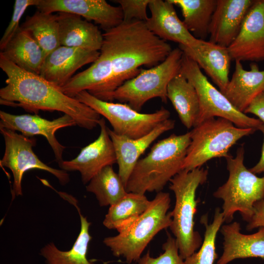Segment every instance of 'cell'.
<instances>
[{
	"label": "cell",
	"mask_w": 264,
	"mask_h": 264,
	"mask_svg": "<svg viewBox=\"0 0 264 264\" xmlns=\"http://www.w3.org/2000/svg\"><path fill=\"white\" fill-rule=\"evenodd\" d=\"M173 49L147 27L132 20L105 31L100 50L110 62L111 75L100 100L111 102L112 93L124 82L136 76L142 66L152 67L163 62Z\"/></svg>",
	"instance_id": "1"
},
{
	"label": "cell",
	"mask_w": 264,
	"mask_h": 264,
	"mask_svg": "<svg viewBox=\"0 0 264 264\" xmlns=\"http://www.w3.org/2000/svg\"><path fill=\"white\" fill-rule=\"evenodd\" d=\"M0 67L7 77L6 86L0 89L1 105L20 107L35 114L40 110L62 112L87 130L99 126L101 115L94 110L67 96L40 75L18 67L1 53Z\"/></svg>",
	"instance_id": "2"
},
{
	"label": "cell",
	"mask_w": 264,
	"mask_h": 264,
	"mask_svg": "<svg viewBox=\"0 0 264 264\" xmlns=\"http://www.w3.org/2000/svg\"><path fill=\"white\" fill-rule=\"evenodd\" d=\"M190 132L158 140L149 154L139 159L126 185L127 192L145 195L161 192L166 184L179 172L191 142Z\"/></svg>",
	"instance_id": "3"
},
{
	"label": "cell",
	"mask_w": 264,
	"mask_h": 264,
	"mask_svg": "<svg viewBox=\"0 0 264 264\" xmlns=\"http://www.w3.org/2000/svg\"><path fill=\"white\" fill-rule=\"evenodd\" d=\"M208 171L197 168L191 171L182 170L170 181L169 188L175 196L176 201L172 212L170 228L177 243L179 253L185 260L198 249L202 239L194 229V217L198 202L196 192L207 179Z\"/></svg>",
	"instance_id": "4"
},
{
	"label": "cell",
	"mask_w": 264,
	"mask_h": 264,
	"mask_svg": "<svg viewBox=\"0 0 264 264\" xmlns=\"http://www.w3.org/2000/svg\"><path fill=\"white\" fill-rule=\"evenodd\" d=\"M170 203L169 193H157L148 208L134 223L123 232L104 238L103 243L113 256L123 257L129 264L137 262L154 237L171 225L172 212H168Z\"/></svg>",
	"instance_id": "5"
},
{
	"label": "cell",
	"mask_w": 264,
	"mask_h": 264,
	"mask_svg": "<svg viewBox=\"0 0 264 264\" xmlns=\"http://www.w3.org/2000/svg\"><path fill=\"white\" fill-rule=\"evenodd\" d=\"M244 155L242 144L237 149L235 157L229 155L226 158L228 179L213 194L223 200L222 213L224 221L228 223L237 212L248 222L254 213V204L264 199V176L258 177L246 168Z\"/></svg>",
	"instance_id": "6"
},
{
	"label": "cell",
	"mask_w": 264,
	"mask_h": 264,
	"mask_svg": "<svg viewBox=\"0 0 264 264\" xmlns=\"http://www.w3.org/2000/svg\"><path fill=\"white\" fill-rule=\"evenodd\" d=\"M234 125L227 119L218 117L206 120L195 127L190 131L191 142L182 170L189 171L201 168L214 158H227L230 155V149L238 140L257 130Z\"/></svg>",
	"instance_id": "7"
},
{
	"label": "cell",
	"mask_w": 264,
	"mask_h": 264,
	"mask_svg": "<svg viewBox=\"0 0 264 264\" xmlns=\"http://www.w3.org/2000/svg\"><path fill=\"white\" fill-rule=\"evenodd\" d=\"M183 51L177 47L159 65L148 69H141L134 78L127 80L111 95L114 100L129 105L140 112L144 104L154 98L167 103V87L171 81L180 73Z\"/></svg>",
	"instance_id": "8"
},
{
	"label": "cell",
	"mask_w": 264,
	"mask_h": 264,
	"mask_svg": "<svg viewBox=\"0 0 264 264\" xmlns=\"http://www.w3.org/2000/svg\"><path fill=\"white\" fill-rule=\"evenodd\" d=\"M180 73L193 85L199 98L200 111L195 127L217 117L229 120L237 127L258 130L263 122L236 109L225 95L208 81L197 63L184 54Z\"/></svg>",
	"instance_id": "9"
},
{
	"label": "cell",
	"mask_w": 264,
	"mask_h": 264,
	"mask_svg": "<svg viewBox=\"0 0 264 264\" xmlns=\"http://www.w3.org/2000/svg\"><path fill=\"white\" fill-rule=\"evenodd\" d=\"M74 98L107 119L116 134L131 139L146 135L170 116V111L163 107L153 113H142L126 103L100 100L86 90Z\"/></svg>",
	"instance_id": "10"
},
{
	"label": "cell",
	"mask_w": 264,
	"mask_h": 264,
	"mask_svg": "<svg viewBox=\"0 0 264 264\" xmlns=\"http://www.w3.org/2000/svg\"><path fill=\"white\" fill-rule=\"evenodd\" d=\"M4 141L5 151L0 160L1 167L7 168L12 172L13 182L11 188L12 199L22 195V182L24 174L27 171L36 169L46 171L54 176L59 183L65 185L69 181L67 172L52 168L42 162L34 153L33 148L36 145V138L26 137L16 132L0 128Z\"/></svg>",
	"instance_id": "11"
},
{
	"label": "cell",
	"mask_w": 264,
	"mask_h": 264,
	"mask_svg": "<svg viewBox=\"0 0 264 264\" xmlns=\"http://www.w3.org/2000/svg\"><path fill=\"white\" fill-rule=\"evenodd\" d=\"M99 126L100 132L97 138L83 148L75 158L64 160L59 165L66 172H79L84 184L105 167L117 163L114 146L104 118H101Z\"/></svg>",
	"instance_id": "12"
},
{
	"label": "cell",
	"mask_w": 264,
	"mask_h": 264,
	"mask_svg": "<svg viewBox=\"0 0 264 264\" xmlns=\"http://www.w3.org/2000/svg\"><path fill=\"white\" fill-rule=\"evenodd\" d=\"M0 128L20 132L28 137L35 135H42L45 137L53 150L59 166L64 161L63 153L66 147L58 141L55 132L60 129L76 125L75 120L66 114L49 120L38 114L15 115L0 110Z\"/></svg>",
	"instance_id": "13"
},
{
	"label": "cell",
	"mask_w": 264,
	"mask_h": 264,
	"mask_svg": "<svg viewBox=\"0 0 264 264\" xmlns=\"http://www.w3.org/2000/svg\"><path fill=\"white\" fill-rule=\"evenodd\" d=\"M227 48L232 60L264 61V0H254L239 34Z\"/></svg>",
	"instance_id": "14"
},
{
	"label": "cell",
	"mask_w": 264,
	"mask_h": 264,
	"mask_svg": "<svg viewBox=\"0 0 264 264\" xmlns=\"http://www.w3.org/2000/svg\"><path fill=\"white\" fill-rule=\"evenodd\" d=\"M38 10L49 13L66 12L93 21L105 31L123 22L120 6L110 5L105 0H38Z\"/></svg>",
	"instance_id": "15"
},
{
	"label": "cell",
	"mask_w": 264,
	"mask_h": 264,
	"mask_svg": "<svg viewBox=\"0 0 264 264\" xmlns=\"http://www.w3.org/2000/svg\"><path fill=\"white\" fill-rule=\"evenodd\" d=\"M99 54L98 51L60 45L46 57L40 75L61 88L78 69L94 63Z\"/></svg>",
	"instance_id": "16"
},
{
	"label": "cell",
	"mask_w": 264,
	"mask_h": 264,
	"mask_svg": "<svg viewBox=\"0 0 264 264\" xmlns=\"http://www.w3.org/2000/svg\"><path fill=\"white\" fill-rule=\"evenodd\" d=\"M148 7L151 15L145 23L154 35L165 41L174 42L190 48L200 44L203 40L197 39L186 28L170 0H151Z\"/></svg>",
	"instance_id": "17"
},
{
	"label": "cell",
	"mask_w": 264,
	"mask_h": 264,
	"mask_svg": "<svg viewBox=\"0 0 264 264\" xmlns=\"http://www.w3.org/2000/svg\"><path fill=\"white\" fill-rule=\"evenodd\" d=\"M253 0H217L209 31V42L228 48L242 27Z\"/></svg>",
	"instance_id": "18"
},
{
	"label": "cell",
	"mask_w": 264,
	"mask_h": 264,
	"mask_svg": "<svg viewBox=\"0 0 264 264\" xmlns=\"http://www.w3.org/2000/svg\"><path fill=\"white\" fill-rule=\"evenodd\" d=\"M175 121L168 119L162 122L146 135L131 139L116 134L108 128L112 141L118 166V175L125 187L140 156L158 137L173 129Z\"/></svg>",
	"instance_id": "19"
},
{
	"label": "cell",
	"mask_w": 264,
	"mask_h": 264,
	"mask_svg": "<svg viewBox=\"0 0 264 264\" xmlns=\"http://www.w3.org/2000/svg\"><path fill=\"white\" fill-rule=\"evenodd\" d=\"M178 47L204 70L223 93L229 82L232 61L228 48L205 40L195 48L180 44Z\"/></svg>",
	"instance_id": "20"
},
{
	"label": "cell",
	"mask_w": 264,
	"mask_h": 264,
	"mask_svg": "<svg viewBox=\"0 0 264 264\" xmlns=\"http://www.w3.org/2000/svg\"><path fill=\"white\" fill-rule=\"evenodd\" d=\"M240 230V224L237 221L220 227L224 240L223 252L217 264H228L238 259H264V227L249 235L242 234Z\"/></svg>",
	"instance_id": "21"
},
{
	"label": "cell",
	"mask_w": 264,
	"mask_h": 264,
	"mask_svg": "<svg viewBox=\"0 0 264 264\" xmlns=\"http://www.w3.org/2000/svg\"><path fill=\"white\" fill-rule=\"evenodd\" d=\"M61 45L99 51L103 42L98 27L81 16L69 13L57 14Z\"/></svg>",
	"instance_id": "22"
},
{
	"label": "cell",
	"mask_w": 264,
	"mask_h": 264,
	"mask_svg": "<svg viewBox=\"0 0 264 264\" xmlns=\"http://www.w3.org/2000/svg\"><path fill=\"white\" fill-rule=\"evenodd\" d=\"M250 68L245 70L241 61H235V70L223 93L235 109L242 113L264 90V70H260L254 63L250 64Z\"/></svg>",
	"instance_id": "23"
},
{
	"label": "cell",
	"mask_w": 264,
	"mask_h": 264,
	"mask_svg": "<svg viewBox=\"0 0 264 264\" xmlns=\"http://www.w3.org/2000/svg\"><path fill=\"white\" fill-rule=\"evenodd\" d=\"M0 53L22 69L39 75L45 59L41 46L21 27Z\"/></svg>",
	"instance_id": "24"
},
{
	"label": "cell",
	"mask_w": 264,
	"mask_h": 264,
	"mask_svg": "<svg viewBox=\"0 0 264 264\" xmlns=\"http://www.w3.org/2000/svg\"><path fill=\"white\" fill-rule=\"evenodd\" d=\"M74 199L71 197L69 200L74 205L79 214L81 227L79 235L68 251L59 249L53 242L42 247L40 255L45 259L46 264H95L88 260L87 256L88 245L92 239L89 234L91 223L81 214Z\"/></svg>",
	"instance_id": "25"
},
{
	"label": "cell",
	"mask_w": 264,
	"mask_h": 264,
	"mask_svg": "<svg viewBox=\"0 0 264 264\" xmlns=\"http://www.w3.org/2000/svg\"><path fill=\"white\" fill-rule=\"evenodd\" d=\"M167 98L182 124L187 129L194 128L200 111L199 98L195 87L180 73L169 83Z\"/></svg>",
	"instance_id": "26"
},
{
	"label": "cell",
	"mask_w": 264,
	"mask_h": 264,
	"mask_svg": "<svg viewBox=\"0 0 264 264\" xmlns=\"http://www.w3.org/2000/svg\"><path fill=\"white\" fill-rule=\"evenodd\" d=\"M151 203L145 195L128 192L110 206L103 224L108 229H115L118 233L123 232L145 212Z\"/></svg>",
	"instance_id": "27"
},
{
	"label": "cell",
	"mask_w": 264,
	"mask_h": 264,
	"mask_svg": "<svg viewBox=\"0 0 264 264\" xmlns=\"http://www.w3.org/2000/svg\"><path fill=\"white\" fill-rule=\"evenodd\" d=\"M178 6L186 28L197 38L205 41L209 35L217 0H170Z\"/></svg>",
	"instance_id": "28"
},
{
	"label": "cell",
	"mask_w": 264,
	"mask_h": 264,
	"mask_svg": "<svg viewBox=\"0 0 264 264\" xmlns=\"http://www.w3.org/2000/svg\"><path fill=\"white\" fill-rule=\"evenodd\" d=\"M21 27L37 42L45 58L61 45L57 14L38 10L33 15L27 17Z\"/></svg>",
	"instance_id": "29"
},
{
	"label": "cell",
	"mask_w": 264,
	"mask_h": 264,
	"mask_svg": "<svg viewBox=\"0 0 264 264\" xmlns=\"http://www.w3.org/2000/svg\"><path fill=\"white\" fill-rule=\"evenodd\" d=\"M86 190L95 196L101 207L114 204L128 193L112 166L105 167L96 174L88 183Z\"/></svg>",
	"instance_id": "30"
},
{
	"label": "cell",
	"mask_w": 264,
	"mask_h": 264,
	"mask_svg": "<svg viewBox=\"0 0 264 264\" xmlns=\"http://www.w3.org/2000/svg\"><path fill=\"white\" fill-rule=\"evenodd\" d=\"M224 221L220 208L215 210L213 221L209 224L207 215L201 217V223L205 228L203 242L198 252L184 260L185 264H214L218 257L216 249L217 233Z\"/></svg>",
	"instance_id": "31"
},
{
	"label": "cell",
	"mask_w": 264,
	"mask_h": 264,
	"mask_svg": "<svg viewBox=\"0 0 264 264\" xmlns=\"http://www.w3.org/2000/svg\"><path fill=\"white\" fill-rule=\"evenodd\" d=\"M162 249L164 252L156 258L151 256L148 251L141 257L137 264H185L179 254L176 239L169 233L166 241L162 245Z\"/></svg>",
	"instance_id": "32"
},
{
	"label": "cell",
	"mask_w": 264,
	"mask_h": 264,
	"mask_svg": "<svg viewBox=\"0 0 264 264\" xmlns=\"http://www.w3.org/2000/svg\"><path fill=\"white\" fill-rule=\"evenodd\" d=\"M38 0H16L11 20L0 40V49L2 51L20 29V20L27 8L36 6Z\"/></svg>",
	"instance_id": "33"
},
{
	"label": "cell",
	"mask_w": 264,
	"mask_h": 264,
	"mask_svg": "<svg viewBox=\"0 0 264 264\" xmlns=\"http://www.w3.org/2000/svg\"><path fill=\"white\" fill-rule=\"evenodd\" d=\"M151 0H116L119 4L123 15V21L137 20L146 22L148 18L147 8Z\"/></svg>",
	"instance_id": "34"
},
{
	"label": "cell",
	"mask_w": 264,
	"mask_h": 264,
	"mask_svg": "<svg viewBox=\"0 0 264 264\" xmlns=\"http://www.w3.org/2000/svg\"><path fill=\"white\" fill-rule=\"evenodd\" d=\"M248 222L246 229L249 231L264 227V199L254 204L253 214Z\"/></svg>",
	"instance_id": "35"
},
{
	"label": "cell",
	"mask_w": 264,
	"mask_h": 264,
	"mask_svg": "<svg viewBox=\"0 0 264 264\" xmlns=\"http://www.w3.org/2000/svg\"><path fill=\"white\" fill-rule=\"evenodd\" d=\"M243 113H252L264 123V90L260 93L249 104Z\"/></svg>",
	"instance_id": "36"
},
{
	"label": "cell",
	"mask_w": 264,
	"mask_h": 264,
	"mask_svg": "<svg viewBox=\"0 0 264 264\" xmlns=\"http://www.w3.org/2000/svg\"><path fill=\"white\" fill-rule=\"evenodd\" d=\"M264 135V141L262 148V153L260 159L258 162L249 170L254 174H261L264 172V123H262L259 127Z\"/></svg>",
	"instance_id": "37"
},
{
	"label": "cell",
	"mask_w": 264,
	"mask_h": 264,
	"mask_svg": "<svg viewBox=\"0 0 264 264\" xmlns=\"http://www.w3.org/2000/svg\"></svg>",
	"instance_id": "38"
}]
</instances>
